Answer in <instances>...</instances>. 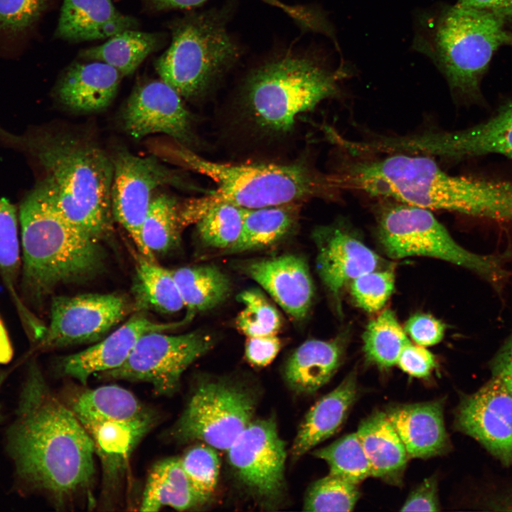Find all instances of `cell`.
Here are the masks:
<instances>
[{"label": "cell", "mask_w": 512, "mask_h": 512, "mask_svg": "<svg viewBox=\"0 0 512 512\" xmlns=\"http://www.w3.org/2000/svg\"><path fill=\"white\" fill-rule=\"evenodd\" d=\"M6 447L18 476L57 507L80 498L92 504L93 442L67 403L52 392L33 362L21 390Z\"/></svg>", "instance_id": "1"}, {"label": "cell", "mask_w": 512, "mask_h": 512, "mask_svg": "<svg viewBox=\"0 0 512 512\" xmlns=\"http://www.w3.org/2000/svg\"><path fill=\"white\" fill-rule=\"evenodd\" d=\"M0 141L39 165L63 214L76 228L99 242L112 233L113 164L96 143L48 127L18 134L0 127Z\"/></svg>", "instance_id": "2"}, {"label": "cell", "mask_w": 512, "mask_h": 512, "mask_svg": "<svg viewBox=\"0 0 512 512\" xmlns=\"http://www.w3.org/2000/svg\"><path fill=\"white\" fill-rule=\"evenodd\" d=\"M19 222L25 302L40 305L57 286L84 282L102 272L106 256L100 242L65 217L46 178L22 200Z\"/></svg>", "instance_id": "3"}, {"label": "cell", "mask_w": 512, "mask_h": 512, "mask_svg": "<svg viewBox=\"0 0 512 512\" xmlns=\"http://www.w3.org/2000/svg\"><path fill=\"white\" fill-rule=\"evenodd\" d=\"M503 46L512 47V31L488 12L441 4L416 16L412 48L430 59L458 100H482L481 81Z\"/></svg>", "instance_id": "4"}, {"label": "cell", "mask_w": 512, "mask_h": 512, "mask_svg": "<svg viewBox=\"0 0 512 512\" xmlns=\"http://www.w3.org/2000/svg\"><path fill=\"white\" fill-rule=\"evenodd\" d=\"M163 149L170 159L216 184L212 193L185 203L184 213L191 223L221 203L257 208L331 198L340 189L335 175L323 174L302 163L230 164L206 159L180 144Z\"/></svg>", "instance_id": "5"}, {"label": "cell", "mask_w": 512, "mask_h": 512, "mask_svg": "<svg viewBox=\"0 0 512 512\" xmlns=\"http://www.w3.org/2000/svg\"><path fill=\"white\" fill-rule=\"evenodd\" d=\"M341 74L312 58L284 55L248 75L242 92L243 105L260 130L285 134L293 129L299 114L340 94Z\"/></svg>", "instance_id": "6"}, {"label": "cell", "mask_w": 512, "mask_h": 512, "mask_svg": "<svg viewBox=\"0 0 512 512\" xmlns=\"http://www.w3.org/2000/svg\"><path fill=\"white\" fill-rule=\"evenodd\" d=\"M169 46L154 63L160 79L182 98L203 94L238 60L240 50L220 11L188 14L172 23Z\"/></svg>", "instance_id": "7"}, {"label": "cell", "mask_w": 512, "mask_h": 512, "mask_svg": "<svg viewBox=\"0 0 512 512\" xmlns=\"http://www.w3.org/2000/svg\"><path fill=\"white\" fill-rule=\"evenodd\" d=\"M67 404L93 442L105 486L114 487L133 450L156 425L157 414L116 385L80 390Z\"/></svg>", "instance_id": "8"}, {"label": "cell", "mask_w": 512, "mask_h": 512, "mask_svg": "<svg viewBox=\"0 0 512 512\" xmlns=\"http://www.w3.org/2000/svg\"><path fill=\"white\" fill-rule=\"evenodd\" d=\"M380 211L378 234L385 253L393 259L424 256L466 268L501 292L509 276L506 252L479 255L472 252L451 236L431 210L386 200Z\"/></svg>", "instance_id": "9"}, {"label": "cell", "mask_w": 512, "mask_h": 512, "mask_svg": "<svg viewBox=\"0 0 512 512\" xmlns=\"http://www.w3.org/2000/svg\"><path fill=\"white\" fill-rule=\"evenodd\" d=\"M256 405L255 393L239 383L203 381L172 427L171 437L180 443L200 442L227 451L252 421Z\"/></svg>", "instance_id": "10"}, {"label": "cell", "mask_w": 512, "mask_h": 512, "mask_svg": "<svg viewBox=\"0 0 512 512\" xmlns=\"http://www.w3.org/2000/svg\"><path fill=\"white\" fill-rule=\"evenodd\" d=\"M210 336L199 331L180 335L154 331L141 336L119 367L96 375L108 380L146 383L154 393L170 396L183 372L213 346Z\"/></svg>", "instance_id": "11"}, {"label": "cell", "mask_w": 512, "mask_h": 512, "mask_svg": "<svg viewBox=\"0 0 512 512\" xmlns=\"http://www.w3.org/2000/svg\"><path fill=\"white\" fill-rule=\"evenodd\" d=\"M240 486L257 503L274 508L282 501L287 452L273 417L253 420L228 449Z\"/></svg>", "instance_id": "12"}, {"label": "cell", "mask_w": 512, "mask_h": 512, "mask_svg": "<svg viewBox=\"0 0 512 512\" xmlns=\"http://www.w3.org/2000/svg\"><path fill=\"white\" fill-rule=\"evenodd\" d=\"M386 148L401 152L453 161L499 154L512 159V101L500 107L489 119L456 131H427L389 137Z\"/></svg>", "instance_id": "13"}, {"label": "cell", "mask_w": 512, "mask_h": 512, "mask_svg": "<svg viewBox=\"0 0 512 512\" xmlns=\"http://www.w3.org/2000/svg\"><path fill=\"white\" fill-rule=\"evenodd\" d=\"M111 201L114 219L129 233L139 253L155 261L144 247L142 228L154 191L165 185L178 184L176 174L154 156H139L122 149L112 158Z\"/></svg>", "instance_id": "14"}, {"label": "cell", "mask_w": 512, "mask_h": 512, "mask_svg": "<svg viewBox=\"0 0 512 512\" xmlns=\"http://www.w3.org/2000/svg\"><path fill=\"white\" fill-rule=\"evenodd\" d=\"M127 309L125 299L116 294L55 297L50 322L37 347L46 351L98 341L123 319Z\"/></svg>", "instance_id": "15"}, {"label": "cell", "mask_w": 512, "mask_h": 512, "mask_svg": "<svg viewBox=\"0 0 512 512\" xmlns=\"http://www.w3.org/2000/svg\"><path fill=\"white\" fill-rule=\"evenodd\" d=\"M180 95L161 80L145 81L134 87L121 117L124 130L140 139L164 134L187 146L194 142L192 117Z\"/></svg>", "instance_id": "16"}, {"label": "cell", "mask_w": 512, "mask_h": 512, "mask_svg": "<svg viewBox=\"0 0 512 512\" xmlns=\"http://www.w3.org/2000/svg\"><path fill=\"white\" fill-rule=\"evenodd\" d=\"M454 427L512 467V395L498 380L491 378L461 400Z\"/></svg>", "instance_id": "17"}, {"label": "cell", "mask_w": 512, "mask_h": 512, "mask_svg": "<svg viewBox=\"0 0 512 512\" xmlns=\"http://www.w3.org/2000/svg\"><path fill=\"white\" fill-rule=\"evenodd\" d=\"M183 321L159 323L142 314L134 315L125 324L95 345L61 359L63 375L86 385L91 375L119 367L127 360L139 338L154 331L174 329Z\"/></svg>", "instance_id": "18"}, {"label": "cell", "mask_w": 512, "mask_h": 512, "mask_svg": "<svg viewBox=\"0 0 512 512\" xmlns=\"http://www.w3.org/2000/svg\"><path fill=\"white\" fill-rule=\"evenodd\" d=\"M245 273L259 284L295 319H304L314 297V284L305 260L287 254L251 260L242 267Z\"/></svg>", "instance_id": "19"}, {"label": "cell", "mask_w": 512, "mask_h": 512, "mask_svg": "<svg viewBox=\"0 0 512 512\" xmlns=\"http://www.w3.org/2000/svg\"><path fill=\"white\" fill-rule=\"evenodd\" d=\"M316 267L324 285L338 299L347 283L376 270L378 255L351 233L340 227L319 228Z\"/></svg>", "instance_id": "20"}, {"label": "cell", "mask_w": 512, "mask_h": 512, "mask_svg": "<svg viewBox=\"0 0 512 512\" xmlns=\"http://www.w3.org/2000/svg\"><path fill=\"white\" fill-rule=\"evenodd\" d=\"M123 76L101 61H75L60 75L53 90L57 101L70 110L95 112L110 105Z\"/></svg>", "instance_id": "21"}, {"label": "cell", "mask_w": 512, "mask_h": 512, "mask_svg": "<svg viewBox=\"0 0 512 512\" xmlns=\"http://www.w3.org/2000/svg\"><path fill=\"white\" fill-rule=\"evenodd\" d=\"M385 413L403 442L409 459L430 458L449 450L441 400L395 405Z\"/></svg>", "instance_id": "22"}, {"label": "cell", "mask_w": 512, "mask_h": 512, "mask_svg": "<svg viewBox=\"0 0 512 512\" xmlns=\"http://www.w3.org/2000/svg\"><path fill=\"white\" fill-rule=\"evenodd\" d=\"M138 26L137 19L119 11L112 0H63L54 35L79 43L107 39Z\"/></svg>", "instance_id": "23"}, {"label": "cell", "mask_w": 512, "mask_h": 512, "mask_svg": "<svg viewBox=\"0 0 512 512\" xmlns=\"http://www.w3.org/2000/svg\"><path fill=\"white\" fill-rule=\"evenodd\" d=\"M356 396V375L352 372L309 410L292 444L293 459L301 457L335 434L345 421Z\"/></svg>", "instance_id": "24"}, {"label": "cell", "mask_w": 512, "mask_h": 512, "mask_svg": "<svg viewBox=\"0 0 512 512\" xmlns=\"http://www.w3.org/2000/svg\"><path fill=\"white\" fill-rule=\"evenodd\" d=\"M356 433L370 465L372 477L400 484L409 457L386 413L374 412L361 422Z\"/></svg>", "instance_id": "25"}, {"label": "cell", "mask_w": 512, "mask_h": 512, "mask_svg": "<svg viewBox=\"0 0 512 512\" xmlns=\"http://www.w3.org/2000/svg\"><path fill=\"white\" fill-rule=\"evenodd\" d=\"M343 353L344 346L337 340L311 339L304 342L286 363V383L297 393H314L334 375Z\"/></svg>", "instance_id": "26"}, {"label": "cell", "mask_w": 512, "mask_h": 512, "mask_svg": "<svg viewBox=\"0 0 512 512\" xmlns=\"http://www.w3.org/2000/svg\"><path fill=\"white\" fill-rule=\"evenodd\" d=\"M204 503L186 473L180 457H169L156 462L151 469L140 511H159L169 506L183 511Z\"/></svg>", "instance_id": "27"}, {"label": "cell", "mask_w": 512, "mask_h": 512, "mask_svg": "<svg viewBox=\"0 0 512 512\" xmlns=\"http://www.w3.org/2000/svg\"><path fill=\"white\" fill-rule=\"evenodd\" d=\"M166 39L164 33L127 29L110 37L102 44L81 50L78 58L104 62L117 69L123 77L128 76L149 55L163 48Z\"/></svg>", "instance_id": "28"}, {"label": "cell", "mask_w": 512, "mask_h": 512, "mask_svg": "<svg viewBox=\"0 0 512 512\" xmlns=\"http://www.w3.org/2000/svg\"><path fill=\"white\" fill-rule=\"evenodd\" d=\"M301 203L245 208L240 235L228 252H246L276 243L294 227Z\"/></svg>", "instance_id": "29"}, {"label": "cell", "mask_w": 512, "mask_h": 512, "mask_svg": "<svg viewBox=\"0 0 512 512\" xmlns=\"http://www.w3.org/2000/svg\"><path fill=\"white\" fill-rule=\"evenodd\" d=\"M172 272L186 309L184 323L218 306L230 293V279L215 266L183 267Z\"/></svg>", "instance_id": "30"}, {"label": "cell", "mask_w": 512, "mask_h": 512, "mask_svg": "<svg viewBox=\"0 0 512 512\" xmlns=\"http://www.w3.org/2000/svg\"><path fill=\"white\" fill-rule=\"evenodd\" d=\"M135 261L132 292L137 308L163 314H174L184 308L172 270L139 252L135 255Z\"/></svg>", "instance_id": "31"}, {"label": "cell", "mask_w": 512, "mask_h": 512, "mask_svg": "<svg viewBox=\"0 0 512 512\" xmlns=\"http://www.w3.org/2000/svg\"><path fill=\"white\" fill-rule=\"evenodd\" d=\"M366 359L380 368L397 364L403 348L410 343L395 314L384 310L366 326L363 336Z\"/></svg>", "instance_id": "32"}, {"label": "cell", "mask_w": 512, "mask_h": 512, "mask_svg": "<svg viewBox=\"0 0 512 512\" xmlns=\"http://www.w3.org/2000/svg\"><path fill=\"white\" fill-rule=\"evenodd\" d=\"M178 209L176 199L168 194L158 195L151 200L142 225V239L154 257L178 244L181 229Z\"/></svg>", "instance_id": "33"}, {"label": "cell", "mask_w": 512, "mask_h": 512, "mask_svg": "<svg viewBox=\"0 0 512 512\" xmlns=\"http://www.w3.org/2000/svg\"><path fill=\"white\" fill-rule=\"evenodd\" d=\"M20 248L16 209L6 198H0V274L11 294L23 322L33 317L16 291L20 271Z\"/></svg>", "instance_id": "34"}, {"label": "cell", "mask_w": 512, "mask_h": 512, "mask_svg": "<svg viewBox=\"0 0 512 512\" xmlns=\"http://www.w3.org/2000/svg\"><path fill=\"white\" fill-rule=\"evenodd\" d=\"M314 455L324 460L329 474L358 485L372 476L371 468L356 432L346 434Z\"/></svg>", "instance_id": "35"}, {"label": "cell", "mask_w": 512, "mask_h": 512, "mask_svg": "<svg viewBox=\"0 0 512 512\" xmlns=\"http://www.w3.org/2000/svg\"><path fill=\"white\" fill-rule=\"evenodd\" d=\"M245 208L218 203L210 208L196 223L201 240L210 247L228 250L239 238Z\"/></svg>", "instance_id": "36"}, {"label": "cell", "mask_w": 512, "mask_h": 512, "mask_svg": "<svg viewBox=\"0 0 512 512\" xmlns=\"http://www.w3.org/2000/svg\"><path fill=\"white\" fill-rule=\"evenodd\" d=\"M243 309L235 319L238 329L247 337L277 335L282 326L278 310L258 289H249L237 296Z\"/></svg>", "instance_id": "37"}, {"label": "cell", "mask_w": 512, "mask_h": 512, "mask_svg": "<svg viewBox=\"0 0 512 512\" xmlns=\"http://www.w3.org/2000/svg\"><path fill=\"white\" fill-rule=\"evenodd\" d=\"M359 496L358 485L329 474L310 486L304 498V510L351 511Z\"/></svg>", "instance_id": "38"}, {"label": "cell", "mask_w": 512, "mask_h": 512, "mask_svg": "<svg viewBox=\"0 0 512 512\" xmlns=\"http://www.w3.org/2000/svg\"><path fill=\"white\" fill-rule=\"evenodd\" d=\"M216 449L201 443L189 448L180 457L193 486L206 502L218 483L220 462Z\"/></svg>", "instance_id": "39"}, {"label": "cell", "mask_w": 512, "mask_h": 512, "mask_svg": "<svg viewBox=\"0 0 512 512\" xmlns=\"http://www.w3.org/2000/svg\"><path fill=\"white\" fill-rule=\"evenodd\" d=\"M395 287L394 273L390 270H373L351 282V292L356 304L370 313L381 309Z\"/></svg>", "instance_id": "40"}, {"label": "cell", "mask_w": 512, "mask_h": 512, "mask_svg": "<svg viewBox=\"0 0 512 512\" xmlns=\"http://www.w3.org/2000/svg\"><path fill=\"white\" fill-rule=\"evenodd\" d=\"M48 0H0V32L18 33L31 27Z\"/></svg>", "instance_id": "41"}, {"label": "cell", "mask_w": 512, "mask_h": 512, "mask_svg": "<svg viewBox=\"0 0 512 512\" xmlns=\"http://www.w3.org/2000/svg\"><path fill=\"white\" fill-rule=\"evenodd\" d=\"M405 331L417 345L430 346L442 341L445 325L430 314L420 313L409 318L405 326Z\"/></svg>", "instance_id": "42"}, {"label": "cell", "mask_w": 512, "mask_h": 512, "mask_svg": "<svg viewBox=\"0 0 512 512\" xmlns=\"http://www.w3.org/2000/svg\"><path fill=\"white\" fill-rule=\"evenodd\" d=\"M397 364L412 376L425 378L435 368L436 361L434 355L424 346L410 343L402 351Z\"/></svg>", "instance_id": "43"}, {"label": "cell", "mask_w": 512, "mask_h": 512, "mask_svg": "<svg viewBox=\"0 0 512 512\" xmlns=\"http://www.w3.org/2000/svg\"><path fill=\"white\" fill-rule=\"evenodd\" d=\"M281 348L277 335L250 336L245 343V355L250 363L257 367L269 365Z\"/></svg>", "instance_id": "44"}, {"label": "cell", "mask_w": 512, "mask_h": 512, "mask_svg": "<svg viewBox=\"0 0 512 512\" xmlns=\"http://www.w3.org/2000/svg\"><path fill=\"white\" fill-rule=\"evenodd\" d=\"M439 507L437 481L436 478L430 477L410 493L400 511H438Z\"/></svg>", "instance_id": "45"}, {"label": "cell", "mask_w": 512, "mask_h": 512, "mask_svg": "<svg viewBox=\"0 0 512 512\" xmlns=\"http://www.w3.org/2000/svg\"><path fill=\"white\" fill-rule=\"evenodd\" d=\"M491 378L498 380L512 395V334L490 362Z\"/></svg>", "instance_id": "46"}, {"label": "cell", "mask_w": 512, "mask_h": 512, "mask_svg": "<svg viewBox=\"0 0 512 512\" xmlns=\"http://www.w3.org/2000/svg\"><path fill=\"white\" fill-rule=\"evenodd\" d=\"M457 4L491 14L512 31V0H458Z\"/></svg>", "instance_id": "47"}, {"label": "cell", "mask_w": 512, "mask_h": 512, "mask_svg": "<svg viewBox=\"0 0 512 512\" xmlns=\"http://www.w3.org/2000/svg\"><path fill=\"white\" fill-rule=\"evenodd\" d=\"M149 10L154 12L166 11L174 9H190L204 4L208 0H140Z\"/></svg>", "instance_id": "48"}, {"label": "cell", "mask_w": 512, "mask_h": 512, "mask_svg": "<svg viewBox=\"0 0 512 512\" xmlns=\"http://www.w3.org/2000/svg\"><path fill=\"white\" fill-rule=\"evenodd\" d=\"M12 356V346L4 323L0 318V363H9Z\"/></svg>", "instance_id": "49"}, {"label": "cell", "mask_w": 512, "mask_h": 512, "mask_svg": "<svg viewBox=\"0 0 512 512\" xmlns=\"http://www.w3.org/2000/svg\"><path fill=\"white\" fill-rule=\"evenodd\" d=\"M2 380H3V376H2V375L0 374V386H1V383H2ZM1 407H0V420H1V417H2V416H1Z\"/></svg>", "instance_id": "50"}, {"label": "cell", "mask_w": 512, "mask_h": 512, "mask_svg": "<svg viewBox=\"0 0 512 512\" xmlns=\"http://www.w3.org/2000/svg\"><path fill=\"white\" fill-rule=\"evenodd\" d=\"M511 509H512V504H511Z\"/></svg>", "instance_id": "51"}]
</instances>
